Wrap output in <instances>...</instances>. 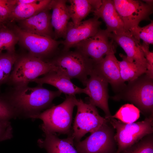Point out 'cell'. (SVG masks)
Instances as JSON below:
<instances>
[{"mask_svg":"<svg viewBox=\"0 0 153 153\" xmlns=\"http://www.w3.org/2000/svg\"><path fill=\"white\" fill-rule=\"evenodd\" d=\"M114 129L107 121L85 139L74 142L78 153H115Z\"/></svg>","mask_w":153,"mask_h":153,"instance_id":"52a82bcc","label":"cell"},{"mask_svg":"<svg viewBox=\"0 0 153 153\" xmlns=\"http://www.w3.org/2000/svg\"><path fill=\"white\" fill-rule=\"evenodd\" d=\"M111 98L130 102L146 117L153 116V78L145 73L125 84Z\"/></svg>","mask_w":153,"mask_h":153,"instance_id":"7a4b0ae2","label":"cell"},{"mask_svg":"<svg viewBox=\"0 0 153 153\" xmlns=\"http://www.w3.org/2000/svg\"><path fill=\"white\" fill-rule=\"evenodd\" d=\"M13 129L9 120H0V142L12 138Z\"/></svg>","mask_w":153,"mask_h":153,"instance_id":"4dcf8cb0","label":"cell"},{"mask_svg":"<svg viewBox=\"0 0 153 153\" xmlns=\"http://www.w3.org/2000/svg\"><path fill=\"white\" fill-rule=\"evenodd\" d=\"M15 6L13 0H0V19L2 22L9 18Z\"/></svg>","mask_w":153,"mask_h":153,"instance_id":"f546056e","label":"cell"},{"mask_svg":"<svg viewBox=\"0 0 153 153\" xmlns=\"http://www.w3.org/2000/svg\"><path fill=\"white\" fill-rule=\"evenodd\" d=\"M99 19L94 16L77 25L69 22L64 40L61 41V44L63 45L62 51H69L78 43L95 35L102 23Z\"/></svg>","mask_w":153,"mask_h":153,"instance_id":"7c38bea8","label":"cell"},{"mask_svg":"<svg viewBox=\"0 0 153 153\" xmlns=\"http://www.w3.org/2000/svg\"><path fill=\"white\" fill-rule=\"evenodd\" d=\"M39 1V0H13L15 6L19 5L35 3Z\"/></svg>","mask_w":153,"mask_h":153,"instance_id":"d6a6232c","label":"cell"},{"mask_svg":"<svg viewBox=\"0 0 153 153\" xmlns=\"http://www.w3.org/2000/svg\"><path fill=\"white\" fill-rule=\"evenodd\" d=\"M67 5L72 22L79 24L91 12L99 8L101 5V0H69Z\"/></svg>","mask_w":153,"mask_h":153,"instance_id":"44dd1931","label":"cell"},{"mask_svg":"<svg viewBox=\"0 0 153 153\" xmlns=\"http://www.w3.org/2000/svg\"><path fill=\"white\" fill-rule=\"evenodd\" d=\"M140 111L133 104H126L122 106L111 118H116L126 123L135 122L139 117Z\"/></svg>","mask_w":153,"mask_h":153,"instance_id":"d4e9b609","label":"cell"},{"mask_svg":"<svg viewBox=\"0 0 153 153\" xmlns=\"http://www.w3.org/2000/svg\"><path fill=\"white\" fill-rule=\"evenodd\" d=\"M141 47L147 62L146 71V74L153 78V53L149 50V45L143 42Z\"/></svg>","mask_w":153,"mask_h":153,"instance_id":"f1b7e54d","label":"cell"},{"mask_svg":"<svg viewBox=\"0 0 153 153\" xmlns=\"http://www.w3.org/2000/svg\"><path fill=\"white\" fill-rule=\"evenodd\" d=\"M50 61L57 68V71L71 79L76 78L86 86L89 76L96 64L79 50L59 52Z\"/></svg>","mask_w":153,"mask_h":153,"instance_id":"277c9868","label":"cell"},{"mask_svg":"<svg viewBox=\"0 0 153 153\" xmlns=\"http://www.w3.org/2000/svg\"><path fill=\"white\" fill-rule=\"evenodd\" d=\"M129 32L138 41L140 40L148 45L153 44V22L148 25L141 27L139 26L132 29Z\"/></svg>","mask_w":153,"mask_h":153,"instance_id":"83f0119b","label":"cell"},{"mask_svg":"<svg viewBox=\"0 0 153 153\" xmlns=\"http://www.w3.org/2000/svg\"><path fill=\"white\" fill-rule=\"evenodd\" d=\"M75 95H66L61 103L52 106L34 116L43 122L40 128L44 133L71 135L73 113L76 106Z\"/></svg>","mask_w":153,"mask_h":153,"instance_id":"3957f363","label":"cell"},{"mask_svg":"<svg viewBox=\"0 0 153 153\" xmlns=\"http://www.w3.org/2000/svg\"><path fill=\"white\" fill-rule=\"evenodd\" d=\"M31 82L41 85L44 84L51 85L66 95L75 96L77 94H86L85 88L78 87L71 82L69 78L57 71L50 72L42 77L33 80Z\"/></svg>","mask_w":153,"mask_h":153,"instance_id":"ac0fdd59","label":"cell"},{"mask_svg":"<svg viewBox=\"0 0 153 153\" xmlns=\"http://www.w3.org/2000/svg\"><path fill=\"white\" fill-rule=\"evenodd\" d=\"M67 1L52 0L50 5L52 10L51 23L54 29L55 40L59 38H65L67 24L71 18L66 4Z\"/></svg>","mask_w":153,"mask_h":153,"instance_id":"d6986e66","label":"cell"},{"mask_svg":"<svg viewBox=\"0 0 153 153\" xmlns=\"http://www.w3.org/2000/svg\"><path fill=\"white\" fill-rule=\"evenodd\" d=\"M92 12L94 16L102 19L109 33L118 34L126 32L124 22L115 8L113 0H102L100 7Z\"/></svg>","mask_w":153,"mask_h":153,"instance_id":"e0dca14e","label":"cell"},{"mask_svg":"<svg viewBox=\"0 0 153 153\" xmlns=\"http://www.w3.org/2000/svg\"><path fill=\"white\" fill-rule=\"evenodd\" d=\"M49 7L27 19L20 21V27L28 32L54 39Z\"/></svg>","mask_w":153,"mask_h":153,"instance_id":"2e32d148","label":"cell"},{"mask_svg":"<svg viewBox=\"0 0 153 153\" xmlns=\"http://www.w3.org/2000/svg\"><path fill=\"white\" fill-rule=\"evenodd\" d=\"M120 153H153V135H147Z\"/></svg>","mask_w":153,"mask_h":153,"instance_id":"4316f807","label":"cell"},{"mask_svg":"<svg viewBox=\"0 0 153 153\" xmlns=\"http://www.w3.org/2000/svg\"><path fill=\"white\" fill-rule=\"evenodd\" d=\"M143 1L147 3L152 5L153 0H143Z\"/></svg>","mask_w":153,"mask_h":153,"instance_id":"836d02e7","label":"cell"},{"mask_svg":"<svg viewBox=\"0 0 153 153\" xmlns=\"http://www.w3.org/2000/svg\"><path fill=\"white\" fill-rule=\"evenodd\" d=\"M51 1L40 0L35 3L16 5L8 19L20 21L27 19L49 8Z\"/></svg>","mask_w":153,"mask_h":153,"instance_id":"7402d4cb","label":"cell"},{"mask_svg":"<svg viewBox=\"0 0 153 153\" xmlns=\"http://www.w3.org/2000/svg\"><path fill=\"white\" fill-rule=\"evenodd\" d=\"M18 57L15 53L7 52L0 54V87L7 83L13 66Z\"/></svg>","mask_w":153,"mask_h":153,"instance_id":"cb8c5ba5","label":"cell"},{"mask_svg":"<svg viewBox=\"0 0 153 153\" xmlns=\"http://www.w3.org/2000/svg\"><path fill=\"white\" fill-rule=\"evenodd\" d=\"M122 60L118 61V63L121 79L125 82L135 79L142 75L146 73V69L135 62L129 61L126 56L120 54Z\"/></svg>","mask_w":153,"mask_h":153,"instance_id":"603a6c76","label":"cell"},{"mask_svg":"<svg viewBox=\"0 0 153 153\" xmlns=\"http://www.w3.org/2000/svg\"><path fill=\"white\" fill-rule=\"evenodd\" d=\"M115 8L122 18L125 32L139 26L143 20H149L153 11L152 5L143 1L113 0Z\"/></svg>","mask_w":153,"mask_h":153,"instance_id":"30bf717a","label":"cell"},{"mask_svg":"<svg viewBox=\"0 0 153 153\" xmlns=\"http://www.w3.org/2000/svg\"><path fill=\"white\" fill-rule=\"evenodd\" d=\"M76 106L77 111L70 135L74 142H78L88 133L97 130L107 120L100 116L96 107L90 102L86 103L76 99Z\"/></svg>","mask_w":153,"mask_h":153,"instance_id":"ba28073f","label":"cell"},{"mask_svg":"<svg viewBox=\"0 0 153 153\" xmlns=\"http://www.w3.org/2000/svg\"><path fill=\"white\" fill-rule=\"evenodd\" d=\"M85 89L86 94L90 98V102L101 109L105 114V118L112 116L109 109L108 92V83L93 70L89 75Z\"/></svg>","mask_w":153,"mask_h":153,"instance_id":"4fadbf2b","label":"cell"},{"mask_svg":"<svg viewBox=\"0 0 153 153\" xmlns=\"http://www.w3.org/2000/svg\"><path fill=\"white\" fill-rule=\"evenodd\" d=\"M61 93L52 91L39 84L34 87L28 85L14 87L10 92L0 95V99L6 102L11 108L15 118H33L46 109L51 107L53 100Z\"/></svg>","mask_w":153,"mask_h":153,"instance_id":"6da1fadb","label":"cell"},{"mask_svg":"<svg viewBox=\"0 0 153 153\" xmlns=\"http://www.w3.org/2000/svg\"><path fill=\"white\" fill-rule=\"evenodd\" d=\"M18 38L14 31L6 28L0 29V54L5 50L10 53H15V46Z\"/></svg>","mask_w":153,"mask_h":153,"instance_id":"484cf974","label":"cell"},{"mask_svg":"<svg viewBox=\"0 0 153 153\" xmlns=\"http://www.w3.org/2000/svg\"><path fill=\"white\" fill-rule=\"evenodd\" d=\"M14 31L18 38V42L29 52V54L48 61L49 58L59 52L58 46L61 41L31 33L15 26Z\"/></svg>","mask_w":153,"mask_h":153,"instance_id":"9c48e42d","label":"cell"},{"mask_svg":"<svg viewBox=\"0 0 153 153\" xmlns=\"http://www.w3.org/2000/svg\"><path fill=\"white\" fill-rule=\"evenodd\" d=\"M111 52L107 54L99 63L94 70L111 85L115 92L119 91L125 84L122 80L118 65V61Z\"/></svg>","mask_w":153,"mask_h":153,"instance_id":"5bb4252c","label":"cell"},{"mask_svg":"<svg viewBox=\"0 0 153 153\" xmlns=\"http://www.w3.org/2000/svg\"><path fill=\"white\" fill-rule=\"evenodd\" d=\"M14 65L7 83L14 87L27 85L39 76L57 70L51 61H45L29 54L18 56Z\"/></svg>","mask_w":153,"mask_h":153,"instance_id":"5b68a950","label":"cell"},{"mask_svg":"<svg viewBox=\"0 0 153 153\" xmlns=\"http://www.w3.org/2000/svg\"><path fill=\"white\" fill-rule=\"evenodd\" d=\"M15 118L13 112L8 104L0 99V120H10Z\"/></svg>","mask_w":153,"mask_h":153,"instance_id":"1f68e13d","label":"cell"},{"mask_svg":"<svg viewBox=\"0 0 153 153\" xmlns=\"http://www.w3.org/2000/svg\"><path fill=\"white\" fill-rule=\"evenodd\" d=\"M44 138L39 139L37 143L48 153H78L71 135L63 139H60L54 133H44Z\"/></svg>","mask_w":153,"mask_h":153,"instance_id":"ffe728a7","label":"cell"},{"mask_svg":"<svg viewBox=\"0 0 153 153\" xmlns=\"http://www.w3.org/2000/svg\"><path fill=\"white\" fill-rule=\"evenodd\" d=\"M109 33L106 30L99 29L94 36L76 44L74 47L97 64L107 54L115 53L114 41L109 40Z\"/></svg>","mask_w":153,"mask_h":153,"instance_id":"8fae6325","label":"cell"},{"mask_svg":"<svg viewBox=\"0 0 153 153\" xmlns=\"http://www.w3.org/2000/svg\"><path fill=\"white\" fill-rule=\"evenodd\" d=\"M109 36L123 49L129 61L146 69L147 62L141 47V44L129 32L118 34L109 33Z\"/></svg>","mask_w":153,"mask_h":153,"instance_id":"9a60e30c","label":"cell"},{"mask_svg":"<svg viewBox=\"0 0 153 153\" xmlns=\"http://www.w3.org/2000/svg\"><path fill=\"white\" fill-rule=\"evenodd\" d=\"M105 118L116 130L114 139L117 149L115 153H120L144 136L153 133V116L146 117L141 121L129 124L110 116Z\"/></svg>","mask_w":153,"mask_h":153,"instance_id":"8992f818","label":"cell"},{"mask_svg":"<svg viewBox=\"0 0 153 153\" xmlns=\"http://www.w3.org/2000/svg\"><path fill=\"white\" fill-rule=\"evenodd\" d=\"M2 22L0 20V24H1V23Z\"/></svg>","mask_w":153,"mask_h":153,"instance_id":"e575fe53","label":"cell"}]
</instances>
